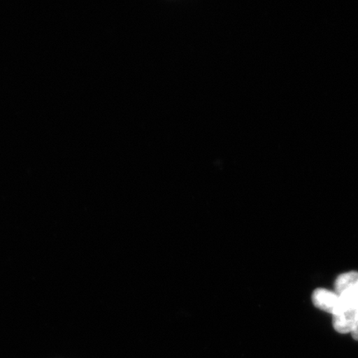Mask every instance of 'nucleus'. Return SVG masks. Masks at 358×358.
Masks as SVG:
<instances>
[{"mask_svg": "<svg viewBox=\"0 0 358 358\" xmlns=\"http://www.w3.org/2000/svg\"><path fill=\"white\" fill-rule=\"evenodd\" d=\"M353 338L355 340H357L358 341V310H357V322L355 326V328H353L352 333Z\"/></svg>", "mask_w": 358, "mask_h": 358, "instance_id": "obj_5", "label": "nucleus"}, {"mask_svg": "<svg viewBox=\"0 0 358 358\" xmlns=\"http://www.w3.org/2000/svg\"><path fill=\"white\" fill-rule=\"evenodd\" d=\"M357 310L346 311L334 316V327L340 334L352 333L356 324Z\"/></svg>", "mask_w": 358, "mask_h": 358, "instance_id": "obj_2", "label": "nucleus"}, {"mask_svg": "<svg viewBox=\"0 0 358 358\" xmlns=\"http://www.w3.org/2000/svg\"><path fill=\"white\" fill-rule=\"evenodd\" d=\"M358 283V272L352 271L344 273L339 275L335 282L336 294L341 295L348 289Z\"/></svg>", "mask_w": 358, "mask_h": 358, "instance_id": "obj_4", "label": "nucleus"}, {"mask_svg": "<svg viewBox=\"0 0 358 358\" xmlns=\"http://www.w3.org/2000/svg\"><path fill=\"white\" fill-rule=\"evenodd\" d=\"M313 303L320 310H324L333 315L338 312L339 306V295L332 291L325 289H317L313 294Z\"/></svg>", "mask_w": 358, "mask_h": 358, "instance_id": "obj_1", "label": "nucleus"}, {"mask_svg": "<svg viewBox=\"0 0 358 358\" xmlns=\"http://www.w3.org/2000/svg\"><path fill=\"white\" fill-rule=\"evenodd\" d=\"M352 310H358V283L339 295L338 310L334 315Z\"/></svg>", "mask_w": 358, "mask_h": 358, "instance_id": "obj_3", "label": "nucleus"}]
</instances>
